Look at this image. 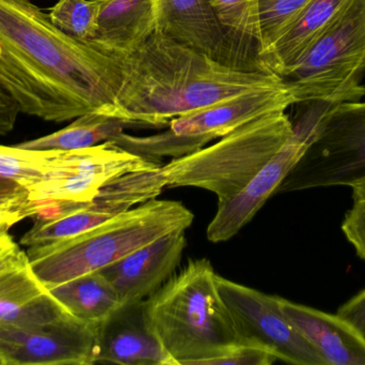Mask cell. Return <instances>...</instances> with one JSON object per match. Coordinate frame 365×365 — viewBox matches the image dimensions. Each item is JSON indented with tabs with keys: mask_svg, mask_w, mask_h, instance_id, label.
I'll list each match as a JSON object with an SVG mask.
<instances>
[{
	"mask_svg": "<svg viewBox=\"0 0 365 365\" xmlns=\"http://www.w3.org/2000/svg\"><path fill=\"white\" fill-rule=\"evenodd\" d=\"M119 64L56 27L34 0H0V88L21 113L64 122L98 111L119 117Z\"/></svg>",
	"mask_w": 365,
	"mask_h": 365,
	"instance_id": "cell-1",
	"label": "cell"
},
{
	"mask_svg": "<svg viewBox=\"0 0 365 365\" xmlns=\"http://www.w3.org/2000/svg\"><path fill=\"white\" fill-rule=\"evenodd\" d=\"M108 55L121 69L119 117L143 128H166L173 118L284 81L221 64L158 31L130 53Z\"/></svg>",
	"mask_w": 365,
	"mask_h": 365,
	"instance_id": "cell-2",
	"label": "cell"
},
{
	"mask_svg": "<svg viewBox=\"0 0 365 365\" xmlns=\"http://www.w3.org/2000/svg\"><path fill=\"white\" fill-rule=\"evenodd\" d=\"M208 259L189 261L143 301L154 334L177 365H210L242 344Z\"/></svg>",
	"mask_w": 365,
	"mask_h": 365,
	"instance_id": "cell-3",
	"label": "cell"
},
{
	"mask_svg": "<svg viewBox=\"0 0 365 365\" xmlns=\"http://www.w3.org/2000/svg\"><path fill=\"white\" fill-rule=\"evenodd\" d=\"M193 218L180 201L151 199L81 235L26 253L32 272L48 289L100 271L173 231H186Z\"/></svg>",
	"mask_w": 365,
	"mask_h": 365,
	"instance_id": "cell-4",
	"label": "cell"
},
{
	"mask_svg": "<svg viewBox=\"0 0 365 365\" xmlns=\"http://www.w3.org/2000/svg\"><path fill=\"white\" fill-rule=\"evenodd\" d=\"M293 133L285 111L268 114L242 124L214 145L173 159L153 169L163 189L192 186L218 197V204L235 197Z\"/></svg>",
	"mask_w": 365,
	"mask_h": 365,
	"instance_id": "cell-5",
	"label": "cell"
},
{
	"mask_svg": "<svg viewBox=\"0 0 365 365\" xmlns=\"http://www.w3.org/2000/svg\"><path fill=\"white\" fill-rule=\"evenodd\" d=\"M365 0H353L283 77L296 100L357 102L365 96Z\"/></svg>",
	"mask_w": 365,
	"mask_h": 365,
	"instance_id": "cell-6",
	"label": "cell"
},
{
	"mask_svg": "<svg viewBox=\"0 0 365 365\" xmlns=\"http://www.w3.org/2000/svg\"><path fill=\"white\" fill-rule=\"evenodd\" d=\"M295 104L291 89L283 81L173 118L164 132L149 136H135L123 132L109 141L148 160L158 161L166 156L180 158L205 147L247 122L268 114L285 111Z\"/></svg>",
	"mask_w": 365,
	"mask_h": 365,
	"instance_id": "cell-7",
	"label": "cell"
},
{
	"mask_svg": "<svg viewBox=\"0 0 365 365\" xmlns=\"http://www.w3.org/2000/svg\"><path fill=\"white\" fill-rule=\"evenodd\" d=\"M365 177V102L332 105L277 193L351 186Z\"/></svg>",
	"mask_w": 365,
	"mask_h": 365,
	"instance_id": "cell-8",
	"label": "cell"
},
{
	"mask_svg": "<svg viewBox=\"0 0 365 365\" xmlns=\"http://www.w3.org/2000/svg\"><path fill=\"white\" fill-rule=\"evenodd\" d=\"M298 105L299 109L292 120L293 133L287 143L262 167L244 190L227 203L218 204L216 214L206 231L210 242L227 241L251 222L297 164L314 136L324 114L332 106L317 101Z\"/></svg>",
	"mask_w": 365,
	"mask_h": 365,
	"instance_id": "cell-9",
	"label": "cell"
},
{
	"mask_svg": "<svg viewBox=\"0 0 365 365\" xmlns=\"http://www.w3.org/2000/svg\"><path fill=\"white\" fill-rule=\"evenodd\" d=\"M106 141L93 147L58 150L40 181L28 189L34 203H90L115 178L160 166Z\"/></svg>",
	"mask_w": 365,
	"mask_h": 365,
	"instance_id": "cell-10",
	"label": "cell"
},
{
	"mask_svg": "<svg viewBox=\"0 0 365 365\" xmlns=\"http://www.w3.org/2000/svg\"><path fill=\"white\" fill-rule=\"evenodd\" d=\"M217 286L245 343L263 345L287 364L326 365L319 351L285 316L279 297L220 276H217Z\"/></svg>",
	"mask_w": 365,
	"mask_h": 365,
	"instance_id": "cell-11",
	"label": "cell"
},
{
	"mask_svg": "<svg viewBox=\"0 0 365 365\" xmlns=\"http://www.w3.org/2000/svg\"><path fill=\"white\" fill-rule=\"evenodd\" d=\"M98 327L72 315L31 325L0 326L4 365H92Z\"/></svg>",
	"mask_w": 365,
	"mask_h": 365,
	"instance_id": "cell-12",
	"label": "cell"
},
{
	"mask_svg": "<svg viewBox=\"0 0 365 365\" xmlns=\"http://www.w3.org/2000/svg\"><path fill=\"white\" fill-rule=\"evenodd\" d=\"M156 31L216 61L249 68L227 38L210 0H154Z\"/></svg>",
	"mask_w": 365,
	"mask_h": 365,
	"instance_id": "cell-13",
	"label": "cell"
},
{
	"mask_svg": "<svg viewBox=\"0 0 365 365\" xmlns=\"http://www.w3.org/2000/svg\"><path fill=\"white\" fill-rule=\"evenodd\" d=\"M185 231L163 236L100 270L117 293L120 306L148 299L173 276L186 248Z\"/></svg>",
	"mask_w": 365,
	"mask_h": 365,
	"instance_id": "cell-14",
	"label": "cell"
},
{
	"mask_svg": "<svg viewBox=\"0 0 365 365\" xmlns=\"http://www.w3.org/2000/svg\"><path fill=\"white\" fill-rule=\"evenodd\" d=\"M143 301L120 306L98 326L94 364L177 365L150 327Z\"/></svg>",
	"mask_w": 365,
	"mask_h": 365,
	"instance_id": "cell-15",
	"label": "cell"
},
{
	"mask_svg": "<svg viewBox=\"0 0 365 365\" xmlns=\"http://www.w3.org/2000/svg\"><path fill=\"white\" fill-rule=\"evenodd\" d=\"M281 310L319 351L326 365H365V338L338 314L279 297Z\"/></svg>",
	"mask_w": 365,
	"mask_h": 365,
	"instance_id": "cell-16",
	"label": "cell"
},
{
	"mask_svg": "<svg viewBox=\"0 0 365 365\" xmlns=\"http://www.w3.org/2000/svg\"><path fill=\"white\" fill-rule=\"evenodd\" d=\"M156 31L154 0H104L90 45L105 54H128Z\"/></svg>",
	"mask_w": 365,
	"mask_h": 365,
	"instance_id": "cell-17",
	"label": "cell"
},
{
	"mask_svg": "<svg viewBox=\"0 0 365 365\" xmlns=\"http://www.w3.org/2000/svg\"><path fill=\"white\" fill-rule=\"evenodd\" d=\"M68 314L29 264L0 274V326L46 323Z\"/></svg>",
	"mask_w": 365,
	"mask_h": 365,
	"instance_id": "cell-18",
	"label": "cell"
},
{
	"mask_svg": "<svg viewBox=\"0 0 365 365\" xmlns=\"http://www.w3.org/2000/svg\"><path fill=\"white\" fill-rule=\"evenodd\" d=\"M353 0H312L289 30L259 57L262 68L284 77Z\"/></svg>",
	"mask_w": 365,
	"mask_h": 365,
	"instance_id": "cell-19",
	"label": "cell"
},
{
	"mask_svg": "<svg viewBox=\"0 0 365 365\" xmlns=\"http://www.w3.org/2000/svg\"><path fill=\"white\" fill-rule=\"evenodd\" d=\"M48 291L73 317L94 327L120 308L117 293L101 271L83 274Z\"/></svg>",
	"mask_w": 365,
	"mask_h": 365,
	"instance_id": "cell-20",
	"label": "cell"
},
{
	"mask_svg": "<svg viewBox=\"0 0 365 365\" xmlns=\"http://www.w3.org/2000/svg\"><path fill=\"white\" fill-rule=\"evenodd\" d=\"M143 128L136 122L90 111L75 118L66 128L46 136L19 144V147L34 150H75L106 143L125 129Z\"/></svg>",
	"mask_w": 365,
	"mask_h": 365,
	"instance_id": "cell-21",
	"label": "cell"
},
{
	"mask_svg": "<svg viewBox=\"0 0 365 365\" xmlns=\"http://www.w3.org/2000/svg\"><path fill=\"white\" fill-rule=\"evenodd\" d=\"M227 38L252 70H265L259 61V0H210ZM267 71V70H266Z\"/></svg>",
	"mask_w": 365,
	"mask_h": 365,
	"instance_id": "cell-22",
	"label": "cell"
},
{
	"mask_svg": "<svg viewBox=\"0 0 365 365\" xmlns=\"http://www.w3.org/2000/svg\"><path fill=\"white\" fill-rule=\"evenodd\" d=\"M57 152L0 146V178L12 180L28 190L45 175Z\"/></svg>",
	"mask_w": 365,
	"mask_h": 365,
	"instance_id": "cell-23",
	"label": "cell"
},
{
	"mask_svg": "<svg viewBox=\"0 0 365 365\" xmlns=\"http://www.w3.org/2000/svg\"><path fill=\"white\" fill-rule=\"evenodd\" d=\"M311 1L312 0H259V57L291 28Z\"/></svg>",
	"mask_w": 365,
	"mask_h": 365,
	"instance_id": "cell-24",
	"label": "cell"
},
{
	"mask_svg": "<svg viewBox=\"0 0 365 365\" xmlns=\"http://www.w3.org/2000/svg\"><path fill=\"white\" fill-rule=\"evenodd\" d=\"M104 0H58L48 14L56 27L81 42L93 38Z\"/></svg>",
	"mask_w": 365,
	"mask_h": 365,
	"instance_id": "cell-25",
	"label": "cell"
},
{
	"mask_svg": "<svg viewBox=\"0 0 365 365\" xmlns=\"http://www.w3.org/2000/svg\"><path fill=\"white\" fill-rule=\"evenodd\" d=\"M351 188L353 204L345 214L341 229L356 254L365 261V177Z\"/></svg>",
	"mask_w": 365,
	"mask_h": 365,
	"instance_id": "cell-26",
	"label": "cell"
},
{
	"mask_svg": "<svg viewBox=\"0 0 365 365\" xmlns=\"http://www.w3.org/2000/svg\"><path fill=\"white\" fill-rule=\"evenodd\" d=\"M278 360L274 353L257 343H242L210 365H270Z\"/></svg>",
	"mask_w": 365,
	"mask_h": 365,
	"instance_id": "cell-27",
	"label": "cell"
},
{
	"mask_svg": "<svg viewBox=\"0 0 365 365\" xmlns=\"http://www.w3.org/2000/svg\"><path fill=\"white\" fill-rule=\"evenodd\" d=\"M11 224H0V274L9 270L17 269L29 264L27 253L24 252L19 244L9 234Z\"/></svg>",
	"mask_w": 365,
	"mask_h": 365,
	"instance_id": "cell-28",
	"label": "cell"
},
{
	"mask_svg": "<svg viewBox=\"0 0 365 365\" xmlns=\"http://www.w3.org/2000/svg\"><path fill=\"white\" fill-rule=\"evenodd\" d=\"M336 314L351 323L365 338V289L341 306Z\"/></svg>",
	"mask_w": 365,
	"mask_h": 365,
	"instance_id": "cell-29",
	"label": "cell"
},
{
	"mask_svg": "<svg viewBox=\"0 0 365 365\" xmlns=\"http://www.w3.org/2000/svg\"><path fill=\"white\" fill-rule=\"evenodd\" d=\"M40 209V204L31 201L0 204V224H16L24 219L34 216Z\"/></svg>",
	"mask_w": 365,
	"mask_h": 365,
	"instance_id": "cell-30",
	"label": "cell"
},
{
	"mask_svg": "<svg viewBox=\"0 0 365 365\" xmlns=\"http://www.w3.org/2000/svg\"><path fill=\"white\" fill-rule=\"evenodd\" d=\"M25 201H30L28 190L25 186L12 180L0 178V204Z\"/></svg>",
	"mask_w": 365,
	"mask_h": 365,
	"instance_id": "cell-31",
	"label": "cell"
},
{
	"mask_svg": "<svg viewBox=\"0 0 365 365\" xmlns=\"http://www.w3.org/2000/svg\"><path fill=\"white\" fill-rule=\"evenodd\" d=\"M0 365H4V361H2L1 357H0Z\"/></svg>",
	"mask_w": 365,
	"mask_h": 365,
	"instance_id": "cell-32",
	"label": "cell"
}]
</instances>
